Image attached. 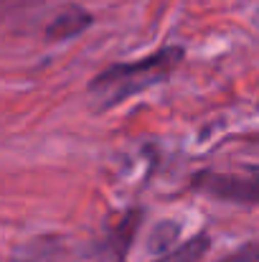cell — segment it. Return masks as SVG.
Listing matches in <instances>:
<instances>
[{
  "label": "cell",
  "mask_w": 259,
  "mask_h": 262,
  "mask_svg": "<svg viewBox=\"0 0 259 262\" xmlns=\"http://www.w3.org/2000/svg\"><path fill=\"white\" fill-rule=\"evenodd\" d=\"M219 262H259V242H247L242 247H237L234 252H229L226 257Z\"/></svg>",
  "instance_id": "obj_5"
},
{
  "label": "cell",
  "mask_w": 259,
  "mask_h": 262,
  "mask_svg": "<svg viewBox=\"0 0 259 262\" xmlns=\"http://www.w3.org/2000/svg\"><path fill=\"white\" fill-rule=\"evenodd\" d=\"M91 23H94V15L86 8L77 5V3H69L61 13H56L51 18L43 36H46V41L61 43V41H69V38H77L79 33H84Z\"/></svg>",
  "instance_id": "obj_3"
},
{
  "label": "cell",
  "mask_w": 259,
  "mask_h": 262,
  "mask_svg": "<svg viewBox=\"0 0 259 262\" xmlns=\"http://www.w3.org/2000/svg\"><path fill=\"white\" fill-rule=\"evenodd\" d=\"M183 59H185L183 46H163L137 61H117L102 69L97 77H91L86 87L89 102L97 112L114 110L125 99L168 82L175 74V69L183 64Z\"/></svg>",
  "instance_id": "obj_1"
},
{
  "label": "cell",
  "mask_w": 259,
  "mask_h": 262,
  "mask_svg": "<svg viewBox=\"0 0 259 262\" xmlns=\"http://www.w3.org/2000/svg\"><path fill=\"white\" fill-rule=\"evenodd\" d=\"M191 191L231 201L259 206V166H244L237 171H198L191 176Z\"/></svg>",
  "instance_id": "obj_2"
},
{
  "label": "cell",
  "mask_w": 259,
  "mask_h": 262,
  "mask_svg": "<svg viewBox=\"0 0 259 262\" xmlns=\"http://www.w3.org/2000/svg\"><path fill=\"white\" fill-rule=\"evenodd\" d=\"M208 247H211V237L201 232V234L191 237L188 242H183L180 247H175L173 252L158 257L155 262H201V257L208 252Z\"/></svg>",
  "instance_id": "obj_4"
}]
</instances>
